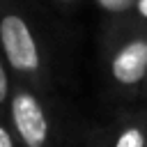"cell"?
<instances>
[{
    "mask_svg": "<svg viewBox=\"0 0 147 147\" xmlns=\"http://www.w3.org/2000/svg\"><path fill=\"white\" fill-rule=\"evenodd\" d=\"M115 147H145V136L138 126H126L117 140H115Z\"/></svg>",
    "mask_w": 147,
    "mask_h": 147,
    "instance_id": "cell-4",
    "label": "cell"
},
{
    "mask_svg": "<svg viewBox=\"0 0 147 147\" xmlns=\"http://www.w3.org/2000/svg\"><path fill=\"white\" fill-rule=\"evenodd\" d=\"M9 94V80H7V69L0 67V101H7Z\"/></svg>",
    "mask_w": 147,
    "mask_h": 147,
    "instance_id": "cell-5",
    "label": "cell"
},
{
    "mask_svg": "<svg viewBox=\"0 0 147 147\" xmlns=\"http://www.w3.org/2000/svg\"><path fill=\"white\" fill-rule=\"evenodd\" d=\"M0 39H2L5 57L16 71H25V74H37L39 71V67H41L39 48L34 44V37H32L28 23L21 16L7 14L2 18Z\"/></svg>",
    "mask_w": 147,
    "mask_h": 147,
    "instance_id": "cell-1",
    "label": "cell"
},
{
    "mask_svg": "<svg viewBox=\"0 0 147 147\" xmlns=\"http://www.w3.org/2000/svg\"><path fill=\"white\" fill-rule=\"evenodd\" d=\"M0 147H14L11 133H9V129H5V126H0Z\"/></svg>",
    "mask_w": 147,
    "mask_h": 147,
    "instance_id": "cell-6",
    "label": "cell"
},
{
    "mask_svg": "<svg viewBox=\"0 0 147 147\" xmlns=\"http://www.w3.org/2000/svg\"><path fill=\"white\" fill-rule=\"evenodd\" d=\"M11 119L25 147H44L48 140V119L41 103L30 92H16L11 99Z\"/></svg>",
    "mask_w": 147,
    "mask_h": 147,
    "instance_id": "cell-2",
    "label": "cell"
},
{
    "mask_svg": "<svg viewBox=\"0 0 147 147\" xmlns=\"http://www.w3.org/2000/svg\"><path fill=\"white\" fill-rule=\"evenodd\" d=\"M140 9H142V14H147V0H142V2H140Z\"/></svg>",
    "mask_w": 147,
    "mask_h": 147,
    "instance_id": "cell-7",
    "label": "cell"
},
{
    "mask_svg": "<svg viewBox=\"0 0 147 147\" xmlns=\"http://www.w3.org/2000/svg\"><path fill=\"white\" fill-rule=\"evenodd\" d=\"M60 2H71V0H60Z\"/></svg>",
    "mask_w": 147,
    "mask_h": 147,
    "instance_id": "cell-8",
    "label": "cell"
},
{
    "mask_svg": "<svg viewBox=\"0 0 147 147\" xmlns=\"http://www.w3.org/2000/svg\"><path fill=\"white\" fill-rule=\"evenodd\" d=\"M110 74L122 85H133L147 74V39H133L117 51L110 64Z\"/></svg>",
    "mask_w": 147,
    "mask_h": 147,
    "instance_id": "cell-3",
    "label": "cell"
}]
</instances>
